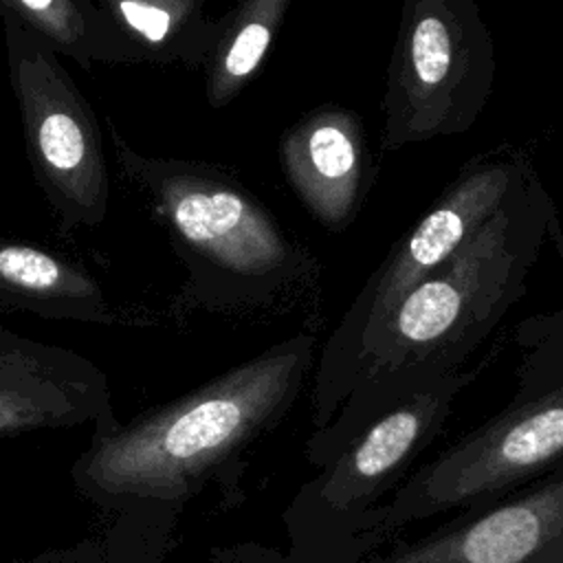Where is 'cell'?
Here are the masks:
<instances>
[{"label":"cell","instance_id":"cell-2","mask_svg":"<svg viewBox=\"0 0 563 563\" xmlns=\"http://www.w3.org/2000/svg\"><path fill=\"white\" fill-rule=\"evenodd\" d=\"M484 365L422 369L367 391V405L336 413L308 440L323 464L282 512L295 563H367L372 515L405 484L444 429L457 396Z\"/></svg>","mask_w":563,"mask_h":563},{"label":"cell","instance_id":"cell-4","mask_svg":"<svg viewBox=\"0 0 563 563\" xmlns=\"http://www.w3.org/2000/svg\"><path fill=\"white\" fill-rule=\"evenodd\" d=\"M559 216L537 169L369 336L350 391L422 369H460L523 297ZM347 391V394H350ZM347 398V396H345Z\"/></svg>","mask_w":563,"mask_h":563},{"label":"cell","instance_id":"cell-14","mask_svg":"<svg viewBox=\"0 0 563 563\" xmlns=\"http://www.w3.org/2000/svg\"><path fill=\"white\" fill-rule=\"evenodd\" d=\"M290 0H246L216 18L205 59V97L211 108L229 106L260 73Z\"/></svg>","mask_w":563,"mask_h":563},{"label":"cell","instance_id":"cell-9","mask_svg":"<svg viewBox=\"0 0 563 563\" xmlns=\"http://www.w3.org/2000/svg\"><path fill=\"white\" fill-rule=\"evenodd\" d=\"M367 563H563V460L495 504L396 541Z\"/></svg>","mask_w":563,"mask_h":563},{"label":"cell","instance_id":"cell-5","mask_svg":"<svg viewBox=\"0 0 563 563\" xmlns=\"http://www.w3.org/2000/svg\"><path fill=\"white\" fill-rule=\"evenodd\" d=\"M521 345L512 400L420 462L372 515L363 537L367 561L407 526L486 508L563 460V308L526 321Z\"/></svg>","mask_w":563,"mask_h":563},{"label":"cell","instance_id":"cell-1","mask_svg":"<svg viewBox=\"0 0 563 563\" xmlns=\"http://www.w3.org/2000/svg\"><path fill=\"white\" fill-rule=\"evenodd\" d=\"M314 334L299 332L196 389L92 433L70 475L84 497L141 526L158 545L211 479H238L244 453L292 411L314 369Z\"/></svg>","mask_w":563,"mask_h":563},{"label":"cell","instance_id":"cell-11","mask_svg":"<svg viewBox=\"0 0 563 563\" xmlns=\"http://www.w3.org/2000/svg\"><path fill=\"white\" fill-rule=\"evenodd\" d=\"M286 183L328 231H345L358 216L376 178L363 119L323 103L301 114L279 139Z\"/></svg>","mask_w":563,"mask_h":563},{"label":"cell","instance_id":"cell-7","mask_svg":"<svg viewBox=\"0 0 563 563\" xmlns=\"http://www.w3.org/2000/svg\"><path fill=\"white\" fill-rule=\"evenodd\" d=\"M495 75V44L477 2L407 0L387 66L380 150L468 132Z\"/></svg>","mask_w":563,"mask_h":563},{"label":"cell","instance_id":"cell-6","mask_svg":"<svg viewBox=\"0 0 563 563\" xmlns=\"http://www.w3.org/2000/svg\"><path fill=\"white\" fill-rule=\"evenodd\" d=\"M534 172L515 145L475 154L367 277L323 345L312 383V424L323 429L345 400L358 358L385 317L442 266Z\"/></svg>","mask_w":563,"mask_h":563},{"label":"cell","instance_id":"cell-8","mask_svg":"<svg viewBox=\"0 0 563 563\" xmlns=\"http://www.w3.org/2000/svg\"><path fill=\"white\" fill-rule=\"evenodd\" d=\"M0 22L31 174L62 233L97 229L110 209L99 121L59 55L20 24Z\"/></svg>","mask_w":563,"mask_h":563},{"label":"cell","instance_id":"cell-12","mask_svg":"<svg viewBox=\"0 0 563 563\" xmlns=\"http://www.w3.org/2000/svg\"><path fill=\"white\" fill-rule=\"evenodd\" d=\"M92 64L202 68L216 18L202 0H86Z\"/></svg>","mask_w":563,"mask_h":563},{"label":"cell","instance_id":"cell-15","mask_svg":"<svg viewBox=\"0 0 563 563\" xmlns=\"http://www.w3.org/2000/svg\"><path fill=\"white\" fill-rule=\"evenodd\" d=\"M0 20H11L31 31L57 55L70 57L81 70L95 66L88 53L86 0H0Z\"/></svg>","mask_w":563,"mask_h":563},{"label":"cell","instance_id":"cell-10","mask_svg":"<svg viewBox=\"0 0 563 563\" xmlns=\"http://www.w3.org/2000/svg\"><path fill=\"white\" fill-rule=\"evenodd\" d=\"M119 424L108 374L75 350L0 325V442L37 431Z\"/></svg>","mask_w":563,"mask_h":563},{"label":"cell","instance_id":"cell-17","mask_svg":"<svg viewBox=\"0 0 563 563\" xmlns=\"http://www.w3.org/2000/svg\"><path fill=\"white\" fill-rule=\"evenodd\" d=\"M31 563H106V554L97 543H84L73 550L44 552Z\"/></svg>","mask_w":563,"mask_h":563},{"label":"cell","instance_id":"cell-13","mask_svg":"<svg viewBox=\"0 0 563 563\" xmlns=\"http://www.w3.org/2000/svg\"><path fill=\"white\" fill-rule=\"evenodd\" d=\"M0 308L95 325L121 321L106 288L88 268L7 235H0Z\"/></svg>","mask_w":563,"mask_h":563},{"label":"cell","instance_id":"cell-16","mask_svg":"<svg viewBox=\"0 0 563 563\" xmlns=\"http://www.w3.org/2000/svg\"><path fill=\"white\" fill-rule=\"evenodd\" d=\"M207 563H295L292 556L284 550L257 543V541H242L227 548H216Z\"/></svg>","mask_w":563,"mask_h":563},{"label":"cell","instance_id":"cell-3","mask_svg":"<svg viewBox=\"0 0 563 563\" xmlns=\"http://www.w3.org/2000/svg\"><path fill=\"white\" fill-rule=\"evenodd\" d=\"M114 163L163 227L187 271L178 310L271 306L312 266L277 218L229 172L205 161L147 156L108 125Z\"/></svg>","mask_w":563,"mask_h":563}]
</instances>
